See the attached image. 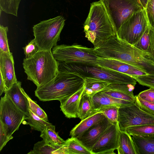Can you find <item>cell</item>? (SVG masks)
<instances>
[{
    "label": "cell",
    "mask_w": 154,
    "mask_h": 154,
    "mask_svg": "<svg viewBox=\"0 0 154 154\" xmlns=\"http://www.w3.org/2000/svg\"><path fill=\"white\" fill-rule=\"evenodd\" d=\"M23 92L28 100L29 109L42 119L46 121H48L47 116L45 112L30 98L24 90Z\"/></svg>",
    "instance_id": "4dcf8cb0"
},
{
    "label": "cell",
    "mask_w": 154,
    "mask_h": 154,
    "mask_svg": "<svg viewBox=\"0 0 154 154\" xmlns=\"http://www.w3.org/2000/svg\"><path fill=\"white\" fill-rule=\"evenodd\" d=\"M84 78L85 87L82 96L87 94L93 97L110 84L105 81L92 78L85 77Z\"/></svg>",
    "instance_id": "d4e9b609"
},
{
    "label": "cell",
    "mask_w": 154,
    "mask_h": 154,
    "mask_svg": "<svg viewBox=\"0 0 154 154\" xmlns=\"http://www.w3.org/2000/svg\"><path fill=\"white\" fill-rule=\"evenodd\" d=\"M125 131L131 136L144 137L154 135V125L134 126L126 128Z\"/></svg>",
    "instance_id": "4316f807"
},
{
    "label": "cell",
    "mask_w": 154,
    "mask_h": 154,
    "mask_svg": "<svg viewBox=\"0 0 154 154\" xmlns=\"http://www.w3.org/2000/svg\"><path fill=\"white\" fill-rule=\"evenodd\" d=\"M62 149L64 154H93L77 138L71 137L67 139Z\"/></svg>",
    "instance_id": "44dd1931"
},
{
    "label": "cell",
    "mask_w": 154,
    "mask_h": 154,
    "mask_svg": "<svg viewBox=\"0 0 154 154\" xmlns=\"http://www.w3.org/2000/svg\"><path fill=\"white\" fill-rule=\"evenodd\" d=\"M137 95L145 101L154 103V88H150L141 92Z\"/></svg>",
    "instance_id": "8d00e7d4"
},
{
    "label": "cell",
    "mask_w": 154,
    "mask_h": 154,
    "mask_svg": "<svg viewBox=\"0 0 154 154\" xmlns=\"http://www.w3.org/2000/svg\"><path fill=\"white\" fill-rule=\"evenodd\" d=\"M131 137L138 154H154V135L144 137Z\"/></svg>",
    "instance_id": "cb8c5ba5"
},
{
    "label": "cell",
    "mask_w": 154,
    "mask_h": 154,
    "mask_svg": "<svg viewBox=\"0 0 154 154\" xmlns=\"http://www.w3.org/2000/svg\"><path fill=\"white\" fill-rule=\"evenodd\" d=\"M84 28L85 37L94 47L116 34V30L100 0L91 4Z\"/></svg>",
    "instance_id": "7a4b0ae2"
},
{
    "label": "cell",
    "mask_w": 154,
    "mask_h": 154,
    "mask_svg": "<svg viewBox=\"0 0 154 154\" xmlns=\"http://www.w3.org/2000/svg\"><path fill=\"white\" fill-rule=\"evenodd\" d=\"M106 117L101 112L94 110L86 118L81 120L71 130V137L78 138L89 128Z\"/></svg>",
    "instance_id": "ac0fdd59"
},
{
    "label": "cell",
    "mask_w": 154,
    "mask_h": 154,
    "mask_svg": "<svg viewBox=\"0 0 154 154\" xmlns=\"http://www.w3.org/2000/svg\"><path fill=\"white\" fill-rule=\"evenodd\" d=\"M28 154H64L61 148H57L46 144L43 140L35 143L33 149Z\"/></svg>",
    "instance_id": "83f0119b"
},
{
    "label": "cell",
    "mask_w": 154,
    "mask_h": 154,
    "mask_svg": "<svg viewBox=\"0 0 154 154\" xmlns=\"http://www.w3.org/2000/svg\"><path fill=\"white\" fill-rule=\"evenodd\" d=\"M132 77L140 85L149 88H154V76L146 75Z\"/></svg>",
    "instance_id": "e575fe53"
},
{
    "label": "cell",
    "mask_w": 154,
    "mask_h": 154,
    "mask_svg": "<svg viewBox=\"0 0 154 154\" xmlns=\"http://www.w3.org/2000/svg\"><path fill=\"white\" fill-rule=\"evenodd\" d=\"M29 115L27 116L26 120L27 124L30 125L31 129L41 132L45 128L52 125L42 119L29 109Z\"/></svg>",
    "instance_id": "f1b7e54d"
},
{
    "label": "cell",
    "mask_w": 154,
    "mask_h": 154,
    "mask_svg": "<svg viewBox=\"0 0 154 154\" xmlns=\"http://www.w3.org/2000/svg\"><path fill=\"white\" fill-rule=\"evenodd\" d=\"M154 61V42L151 54L150 55Z\"/></svg>",
    "instance_id": "60d3db41"
},
{
    "label": "cell",
    "mask_w": 154,
    "mask_h": 154,
    "mask_svg": "<svg viewBox=\"0 0 154 154\" xmlns=\"http://www.w3.org/2000/svg\"><path fill=\"white\" fill-rule=\"evenodd\" d=\"M119 129L118 123L110 126L93 146L91 151L93 154L115 153L114 151L118 147Z\"/></svg>",
    "instance_id": "8fae6325"
},
{
    "label": "cell",
    "mask_w": 154,
    "mask_h": 154,
    "mask_svg": "<svg viewBox=\"0 0 154 154\" xmlns=\"http://www.w3.org/2000/svg\"><path fill=\"white\" fill-rule=\"evenodd\" d=\"M98 65L131 76L148 75L142 69L132 65L118 60L98 57Z\"/></svg>",
    "instance_id": "7c38bea8"
},
{
    "label": "cell",
    "mask_w": 154,
    "mask_h": 154,
    "mask_svg": "<svg viewBox=\"0 0 154 154\" xmlns=\"http://www.w3.org/2000/svg\"><path fill=\"white\" fill-rule=\"evenodd\" d=\"M118 123L122 131L131 126L154 125V115L142 110L135 103L119 107Z\"/></svg>",
    "instance_id": "30bf717a"
},
{
    "label": "cell",
    "mask_w": 154,
    "mask_h": 154,
    "mask_svg": "<svg viewBox=\"0 0 154 154\" xmlns=\"http://www.w3.org/2000/svg\"><path fill=\"white\" fill-rule=\"evenodd\" d=\"M27 119L26 115L14 103L11 99L5 95L0 101V122L7 135L13 139L12 135L18 130L23 122Z\"/></svg>",
    "instance_id": "9c48e42d"
},
{
    "label": "cell",
    "mask_w": 154,
    "mask_h": 154,
    "mask_svg": "<svg viewBox=\"0 0 154 154\" xmlns=\"http://www.w3.org/2000/svg\"><path fill=\"white\" fill-rule=\"evenodd\" d=\"M112 124L105 117L89 128L78 138L91 150L94 144Z\"/></svg>",
    "instance_id": "4fadbf2b"
},
{
    "label": "cell",
    "mask_w": 154,
    "mask_h": 154,
    "mask_svg": "<svg viewBox=\"0 0 154 154\" xmlns=\"http://www.w3.org/2000/svg\"><path fill=\"white\" fill-rule=\"evenodd\" d=\"M145 9L149 26L154 29V0H148Z\"/></svg>",
    "instance_id": "836d02e7"
},
{
    "label": "cell",
    "mask_w": 154,
    "mask_h": 154,
    "mask_svg": "<svg viewBox=\"0 0 154 154\" xmlns=\"http://www.w3.org/2000/svg\"><path fill=\"white\" fill-rule=\"evenodd\" d=\"M154 42V29L151 28L149 25L144 33L133 45L150 55Z\"/></svg>",
    "instance_id": "7402d4cb"
},
{
    "label": "cell",
    "mask_w": 154,
    "mask_h": 154,
    "mask_svg": "<svg viewBox=\"0 0 154 154\" xmlns=\"http://www.w3.org/2000/svg\"><path fill=\"white\" fill-rule=\"evenodd\" d=\"M25 58H30L34 56L39 50V48L34 39L23 48Z\"/></svg>",
    "instance_id": "d590c367"
},
{
    "label": "cell",
    "mask_w": 154,
    "mask_h": 154,
    "mask_svg": "<svg viewBox=\"0 0 154 154\" xmlns=\"http://www.w3.org/2000/svg\"><path fill=\"white\" fill-rule=\"evenodd\" d=\"M92 99L94 110L107 106H116L120 107L134 103L113 97L104 94L101 91L94 95Z\"/></svg>",
    "instance_id": "d6986e66"
},
{
    "label": "cell",
    "mask_w": 154,
    "mask_h": 154,
    "mask_svg": "<svg viewBox=\"0 0 154 154\" xmlns=\"http://www.w3.org/2000/svg\"><path fill=\"white\" fill-rule=\"evenodd\" d=\"M94 110L92 97L87 94L82 96L80 100L77 117L82 120Z\"/></svg>",
    "instance_id": "484cf974"
},
{
    "label": "cell",
    "mask_w": 154,
    "mask_h": 154,
    "mask_svg": "<svg viewBox=\"0 0 154 154\" xmlns=\"http://www.w3.org/2000/svg\"><path fill=\"white\" fill-rule=\"evenodd\" d=\"M40 137L46 144L59 149L62 148L65 141L56 132L55 126L52 125L45 128L41 132Z\"/></svg>",
    "instance_id": "603a6c76"
},
{
    "label": "cell",
    "mask_w": 154,
    "mask_h": 154,
    "mask_svg": "<svg viewBox=\"0 0 154 154\" xmlns=\"http://www.w3.org/2000/svg\"><path fill=\"white\" fill-rule=\"evenodd\" d=\"M149 25L145 9L133 14L116 32L121 40L133 45L144 33Z\"/></svg>",
    "instance_id": "ba28073f"
},
{
    "label": "cell",
    "mask_w": 154,
    "mask_h": 154,
    "mask_svg": "<svg viewBox=\"0 0 154 154\" xmlns=\"http://www.w3.org/2000/svg\"><path fill=\"white\" fill-rule=\"evenodd\" d=\"M85 87V85L77 92L60 101L61 110L67 118L70 119L77 117L79 104Z\"/></svg>",
    "instance_id": "e0dca14e"
},
{
    "label": "cell",
    "mask_w": 154,
    "mask_h": 154,
    "mask_svg": "<svg viewBox=\"0 0 154 154\" xmlns=\"http://www.w3.org/2000/svg\"><path fill=\"white\" fill-rule=\"evenodd\" d=\"M7 26L0 25V52L11 53L8 45L7 33Z\"/></svg>",
    "instance_id": "1f68e13d"
},
{
    "label": "cell",
    "mask_w": 154,
    "mask_h": 154,
    "mask_svg": "<svg viewBox=\"0 0 154 154\" xmlns=\"http://www.w3.org/2000/svg\"><path fill=\"white\" fill-rule=\"evenodd\" d=\"M119 107V106H109L94 110L102 112L112 124L116 125L118 123Z\"/></svg>",
    "instance_id": "f546056e"
},
{
    "label": "cell",
    "mask_w": 154,
    "mask_h": 154,
    "mask_svg": "<svg viewBox=\"0 0 154 154\" xmlns=\"http://www.w3.org/2000/svg\"><path fill=\"white\" fill-rule=\"evenodd\" d=\"M24 72L28 80L40 87L56 76L59 71L58 62L53 57L51 50H40L32 57L23 59Z\"/></svg>",
    "instance_id": "3957f363"
},
{
    "label": "cell",
    "mask_w": 154,
    "mask_h": 154,
    "mask_svg": "<svg viewBox=\"0 0 154 154\" xmlns=\"http://www.w3.org/2000/svg\"><path fill=\"white\" fill-rule=\"evenodd\" d=\"M53 55L58 62L97 65L98 57L93 48L81 45H56L52 48Z\"/></svg>",
    "instance_id": "8992f818"
},
{
    "label": "cell",
    "mask_w": 154,
    "mask_h": 154,
    "mask_svg": "<svg viewBox=\"0 0 154 154\" xmlns=\"http://www.w3.org/2000/svg\"><path fill=\"white\" fill-rule=\"evenodd\" d=\"M0 95L6 91V88L5 81L3 79L2 75H0Z\"/></svg>",
    "instance_id": "f35d334b"
},
{
    "label": "cell",
    "mask_w": 154,
    "mask_h": 154,
    "mask_svg": "<svg viewBox=\"0 0 154 154\" xmlns=\"http://www.w3.org/2000/svg\"><path fill=\"white\" fill-rule=\"evenodd\" d=\"M85 84L84 78L79 75L59 71L52 80L37 88L35 95L41 101H60L77 92Z\"/></svg>",
    "instance_id": "6da1fadb"
},
{
    "label": "cell",
    "mask_w": 154,
    "mask_h": 154,
    "mask_svg": "<svg viewBox=\"0 0 154 154\" xmlns=\"http://www.w3.org/2000/svg\"><path fill=\"white\" fill-rule=\"evenodd\" d=\"M58 62L59 71L75 73L84 78H92L110 84H137L136 80L129 75L98 65Z\"/></svg>",
    "instance_id": "277c9868"
},
{
    "label": "cell",
    "mask_w": 154,
    "mask_h": 154,
    "mask_svg": "<svg viewBox=\"0 0 154 154\" xmlns=\"http://www.w3.org/2000/svg\"><path fill=\"white\" fill-rule=\"evenodd\" d=\"M65 23L64 18L59 16L41 21L33 26L34 39L39 50H51L57 45Z\"/></svg>",
    "instance_id": "5b68a950"
},
{
    "label": "cell",
    "mask_w": 154,
    "mask_h": 154,
    "mask_svg": "<svg viewBox=\"0 0 154 154\" xmlns=\"http://www.w3.org/2000/svg\"><path fill=\"white\" fill-rule=\"evenodd\" d=\"M117 150L119 154H138L131 136L125 131L119 129Z\"/></svg>",
    "instance_id": "ffe728a7"
},
{
    "label": "cell",
    "mask_w": 154,
    "mask_h": 154,
    "mask_svg": "<svg viewBox=\"0 0 154 154\" xmlns=\"http://www.w3.org/2000/svg\"><path fill=\"white\" fill-rule=\"evenodd\" d=\"M11 139V138L7 135L2 124L0 122V151L7 142Z\"/></svg>",
    "instance_id": "74e56055"
},
{
    "label": "cell",
    "mask_w": 154,
    "mask_h": 154,
    "mask_svg": "<svg viewBox=\"0 0 154 154\" xmlns=\"http://www.w3.org/2000/svg\"><path fill=\"white\" fill-rule=\"evenodd\" d=\"M21 87V82L18 81L4 93L15 105L27 116L29 115V103Z\"/></svg>",
    "instance_id": "2e32d148"
},
{
    "label": "cell",
    "mask_w": 154,
    "mask_h": 154,
    "mask_svg": "<svg viewBox=\"0 0 154 154\" xmlns=\"http://www.w3.org/2000/svg\"><path fill=\"white\" fill-rule=\"evenodd\" d=\"M148 0H139L143 8L145 9Z\"/></svg>",
    "instance_id": "ab89813d"
},
{
    "label": "cell",
    "mask_w": 154,
    "mask_h": 154,
    "mask_svg": "<svg viewBox=\"0 0 154 154\" xmlns=\"http://www.w3.org/2000/svg\"><path fill=\"white\" fill-rule=\"evenodd\" d=\"M136 84H110L101 91L116 99L135 103L133 91Z\"/></svg>",
    "instance_id": "5bb4252c"
},
{
    "label": "cell",
    "mask_w": 154,
    "mask_h": 154,
    "mask_svg": "<svg viewBox=\"0 0 154 154\" xmlns=\"http://www.w3.org/2000/svg\"><path fill=\"white\" fill-rule=\"evenodd\" d=\"M116 32L133 14L143 8L139 0H100Z\"/></svg>",
    "instance_id": "52a82bcc"
},
{
    "label": "cell",
    "mask_w": 154,
    "mask_h": 154,
    "mask_svg": "<svg viewBox=\"0 0 154 154\" xmlns=\"http://www.w3.org/2000/svg\"><path fill=\"white\" fill-rule=\"evenodd\" d=\"M135 97V103L140 108L146 112L154 115V103L145 101L137 95Z\"/></svg>",
    "instance_id": "d6a6232c"
},
{
    "label": "cell",
    "mask_w": 154,
    "mask_h": 154,
    "mask_svg": "<svg viewBox=\"0 0 154 154\" xmlns=\"http://www.w3.org/2000/svg\"><path fill=\"white\" fill-rule=\"evenodd\" d=\"M0 71L5 81L7 91L17 81L12 53L0 52Z\"/></svg>",
    "instance_id": "9a60e30c"
}]
</instances>
